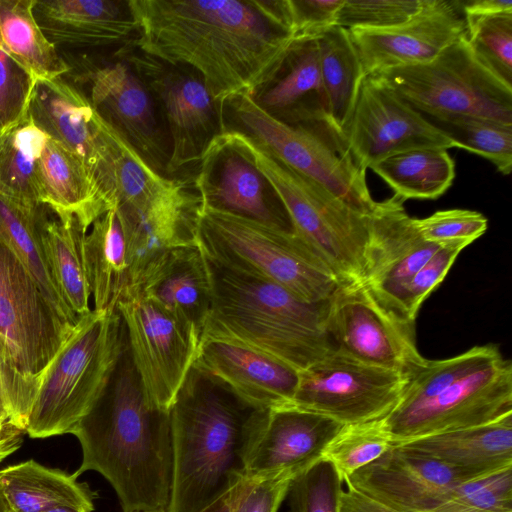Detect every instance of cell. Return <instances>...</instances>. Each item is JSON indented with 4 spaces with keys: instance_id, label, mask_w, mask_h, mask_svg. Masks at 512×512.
<instances>
[{
    "instance_id": "1",
    "label": "cell",
    "mask_w": 512,
    "mask_h": 512,
    "mask_svg": "<svg viewBox=\"0 0 512 512\" xmlns=\"http://www.w3.org/2000/svg\"><path fill=\"white\" fill-rule=\"evenodd\" d=\"M129 44L195 70L223 111L281 70L295 37L289 0H129Z\"/></svg>"
},
{
    "instance_id": "2",
    "label": "cell",
    "mask_w": 512,
    "mask_h": 512,
    "mask_svg": "<svg viewBox=\"0 0 512 512\" xmlns=\"http://www.w3.org/2000/svg\"><path fill=\"white\" fill-rule=\"evenodd\" d=\"M71 434L82 448L77 477L89 470L100 473L114 488L124 512H170V412L145 398L127 338L108 384Z\"/></svg>"
},
{
    "instance_id": "3",
    "label": "cell",
    "mask_w": 512,
    "mask_h": 512,
    "mask_svg": "<svg viewBox=\"0 0 512 512\" xmlns=\"http://www.w3.org/2000/svg\"><path fill=\"white\" fill-rule=\"evenodd\" d=\"M270 409L192 367L170 407L174 483L170 512H201L239 483Z\"/></svg>"
},
{
    "instance_id": "4",
    "label": "cell",
    "mask_w": 512,
    "mask_h": 512,
    "mask_svg": "<svg viewBox=\"0 0 512 512\" xmlns=\"http://www.w3.org/2000/svg\"><path fill=\"white\" fill-rule=\"evenodd\" d=\"M202 252L211 302L201 339L237 343L298 371L335 349L326 332L331 298L305 301L275 282Z\"/></svg>"
},
{
    "instance_id": "5",
    "label": "cell",
    "mask_w": 512,
    "mask_h": 512,
    "mask_svg": "<svg viewBox=\"0 0 512 512\" xmlns=\"http://www.w3.org/2000/svg\"><path fill=\"white\" fill-rule=\"evenodd\" d=\"M125 341L118 311L93 309L80 316L39 377L26 434L47 438L71 433L108 384Z\"/></svg>"
},
{
    "instance_id": "6",
    "label": "cell",
    "mask_w": 512,
    "mask_h": 512,
    "mask_svg": "<svg viewBox=\"0 0 512 512\" xmlns=\"http://www.w3.org/2000/svg\"><path fill=\"white\" fill-rule=\"evenodd\" d=\"M222 136L265 177L296 233L324 258L341 285L363 282L367 215L284 164L245 132L227 130Z\"/></svg>"
},
{
    "instance_id": "7",
    "label": "cell",
    "mask_w": 512,
    "mask_h": 512,
    "mask_svg": "<svg viewBox=\"0 0 512 512\" xmlns=\"http://www.w3.org/2000/svg\"><path fill=\"white\" fill-rule=\"evenodd\" d=\"M198 245L212 258L275 282L308 302L330 299L341 285L300 235L203 204Z\"/></svg>"
},
{
    "instance_id": "8",
    "label": "cell",
    "mask_w": 512,
    "mask_h": 512,
    "mask_svg": "<svg viewBox=\"0 0 512 512\" xmlns=\"http://www.w3.org/2000/svg\"><path fill=\"white\" fill-rule=\"evenodd\" d=\"M375 75L431 120L466 115L512 124V85L476 56L467 35L429 62Z\"/></svg>"
},
{
    "instance_id": "9",
    "label": "cell",
    "mask_w": 512,
    "mask_h": 512,
    "mask_svg": "<svg viewBox=\"0 0 512 512\" xmlns=\"http://www.w3.org/2000/svg\"><path fill=\"white\" fill-rule=\"evenodd\" d=\"M150 91L168 134L170 155L165 173L200 162L212 140L226 132L224 113L201 76L192 68L172 65L142 53L129 42L117 52Z\"/></svg>"
},
{
    "instance_id": "10",
    "label": "cell",
    "mask_w": 512,
    "mask_h": 512,
    "mask_svg": "<svg viewBox=\"0 0 512 512\" xmlns=\"http://www.w3.org/2000/svg\"><path fill=\"white\" fill-rule=\"evenodd\" d=\"M246 134L296 172L318 182L357 212L368 215L375 207L366 170L349 153L320 136L289 125L267 110L255 97L242 96L229 104Z\"/></svg>"
},
{
    "instance_id": "11",
    "label": "cell",
    "mask_w": 512,
    "mask_h": 512,
    "mask_svg": "<svg viewBox=\"0 0 512 512\" xmlns=\"http://www.w3.org/2000/svg\"><path fill=\"white\" fill-rule=\"evenodd\" d=\"M117 311L145 398L169 411L197 358L200 336L141 294L121 300Z\"/></svg>"
},
{
    "instance_id": "12",
    "label": "cell",
    "mask_w": 512,
    "mask_h": 512,
    "mask_svg": "<svg viewBox=\"0 0 512 512\" xmlns=\"http://www.w3.org/2000/svg\"><path fill=\"white\" fill-rule=\"evenodd\" d=\"M512 414V364L502 354L410 407L382 418L393 445L423 436L479 426Z\"/></svg>"
},
{
    "instance_id": "13",
    "label": "cell",
    "mask_w": 512,
    "mask_h": 512,
    "mask_svg": "<svg viewBox=\"0 0 512 512\" xmlns=\"http://www.w3.org/2000/svg\"><path fill=\"white\" fill-rule=\"evenodd\" d=\"M405 383L404 374L363 363L335 348L299 372L291 404L343 425L370 422L389 414Z\"/></svg>"
},
{
    "instance_id": "14",
    "label": "cell",
    "mask_w": 512,
    "mask_h": 512,
    "mask_svg": "<svg viewBox=\"0 0 512 512\" xmlns=\"http://www.w3.org/2000/svg\"><path fill=\"white\" fill-rule=\"evenodd\" d=\"M326 332L348 356L404 375L425 359L416 346L415 321L384 305L363 282L335 291Z\"/></svg>"
},
{
    "instance_id": "15",
    "label": "cell",
    "mask_w": 512,
    "mask_h": 512,
    "mask_svg": "<svg viewBox=\"0 0 512 512\" xmlns=\"http://www.w3.org/2000/svg\"><path fill=\"white\" fill-rule=\"evenodd\" d=\"M116 61L96 64L76 59L66 74L73 84L89 87L97 114L118 132L156 171L163 174L170 155L168 134L145 83L119 55ZM71 82V81H70Z\"/></svg>"
},
{
    "instance_id": "16",
    "label": "cell",
    "mask_w": 512,
    "mask_h": 512,
    "mask_svg": "<svg viewBox=\"0 0 512 512\" xmlns=\"http://www.w3.org/2000/svg\"><path fill=\"white\" fill-rule=\"evenodd\" d=\"M75 325L64 321L0 240V336L21 373L39 382Z\"/></svg>"
},
{
    "instance_id": "17",
    "label": "cell",
    "mask_w": 512,
    "mask_h": 512,
    "mask_svg": "<svg viewBox=\"0 0 512 512\" xmlns=\"http://www.w3.org/2000/svg\"><path fill=\"white\" fill-rule=\"evenodd\" d=\"M344 138L352 158L364 170L402 151L456 147L379 75L363 77Z\"/></svg>"
},
{
    "instance_id": "18",
    "label": "cell",
    "mask_w": 512,
    "mask_h": 512,
    "mask_svg": "<svg viewBox=\"0 0 512 512\" xmlns=\"http://www.w3.org/2000/svg\"><path fill=\"white\" fill-rule=\"evenodd\" d=\"M404 201L394 194L376 202L366 216L368 242L363 277V283L379 301L399 314L405 286L441 246L422 237Z\"/></svg>"
},
{
    "instance_id": "19",
    "label": "cell",
    "mask_w": 512,
    "mask_h": 512,
    "mask_svg": "<svg viewBox=\"0 0 512 512\" xmlns=\"http://www.w3.org/2000/svg\"><path fill=\"white\" fill-rule=\"evenodd\" d=\"M364 75L429 62L467 35L461 1L430 0L414 18L380 30H348Z\"/></svg>"
},
{
    "instance_id": "20",
    "label": "cell",
    "mask_w": 512,
    "mask_h": 512,
    "mask_svg": "<svg viewBox=\"0 0 512 512\" xmlns=\"http://www.w3.org/2000/svg\"><path fill=\"white\" fill-rule=\"evenodd\" d=\"M468 479L438 460L393 445L344 482L396 511L432 512L455 485Z\"/></svg>"
},
{
    "instance_id": "21",
    "label": "cell",
    "mask_w": 512,
    "mask_h": 512,
    "mask_svg": "<svg viewBox=\"0 0 512 512\" xmlns=\"http://www.w3.org/2000/svg\"><path fill=\"white\" fill-rule=\"evenodd\" d=\"M194 185L205 205L296 233L265 177L221 134L205 150Z\"/></svg>"
},
{
    "instance_id": "22",
    "label": "cell",
    "mask_w": 512,
    "mask_h": 512,
    "mask_svg": "<svg viewBox=\"0 0 512 512\" xmlns=\"http://www.w3.org/2000/svg\"><path fill=\"white\" fill-rule=\"evenodd\" d=\"M255 100L281 121L311 131L350 154L330 117L315 38L295 39L281 70Z\"/></svg>"
},
{
    "instance_id": "23",
    "label": "cell",
    "mask_w": 512,
    "mask_h": 512,
    "mask_svg": "<svg viewBox=\"0 0 512 512\" xmlns=\"http://www.w3.org/2000/svg\"><path fill=\"white\" fill-rule=\"evenodd\" d=\"M202 205L194 187L146 212L114 209L124 233L130 273V289L124 298L135 295L146 275L171 252L198 244Z\"/></svg>"
},
{
    "instance_id": "24",
    "label": "cell",
    "mask_w": 512,
    "mask_h": 512,
    "mask_svg": "<svg viewBox=\"0 0 512 512\" xmlns=\"http://www.w3.org/2000/svg\"><path fill=\"white\" fill-rule=\"evenodd\" d=\"M193 367L219 379L247 402L268 409L292 403L300 372L246 346L210 338L200 340Z\"/></svg>"
},
{
    "instance_id": "25",
    "label": "cell",
    "mask_w": 512,
    "mask_h": 512,
    "mask_svg": "<svg viewBox=\"0 0 512 512\" xmlns=\"http://www.w3.org/2000/svg\"><path fill=\"white\" fill-rule=\"evenodd\" d=\"M344 425L292 404L271 408L250 454L246 476L292 471L296 474L322 458Z\"/></svg>"
},
{
    "instance_id": "26",
    "label": "cell",
    "mask_w": 512,
    "mask_h": 512,
    "mask_svg": "<svg viewBox=\"0 0 512 512\" xmlns=\"http://www.w3.org/2000/svg\"><path fill=\"white\" fill-rule=\"evenodd\" d=\"M34 15L47 38L56 46H123L135 35L127 1L36 0Z\"/></svg>"
},
{
    "instance_id": "27",
    "label": "cell",
    "mask_w": 512,
    "mask_h": 512,
    "mask_svg": "<svg viewBox=\"0 0 512 512\" xmlns=\"http://www.w3.org/2000/svg\"><path fill=\"white\" fill-rule=\"evenodd\" d=\"M28 116L49 138L83 158L96 176L99 115L80 88L64 77L35 82Z\"/></svg>"
},
{
    "instance_id": "28",
    "label": "cell",
    "mask_w": 512,
    "mask_h": 512,
    "mask_svg": "<svg viewBox=\"0 0 512 512\" xmlns=\"http://www.w3.org/2000/svg\"><path fill=\"white\" fill-rule=\"evenodd\" d=\"M39 202L57 216H74L86 228L111 210L97 178L76 153L48 138L38 161Z\"/></svg>"
},
{
    "instance_id": "29",
    "label": "cell",
    "mask_w": 512,
    "mask_h": 512,
    "mask_svg": "<svg viewBox=\"0 0 512 512\" xmlns=\"http://www.w3.org/2000/svg\"><path fill=\"white\" fill-rule=\"evenodd\" d=\"M394 445L438 460L468 478L478 477L512 466V414Z\"/></svg>"
},
{
    "instance_id": "30",
    "label": "cell",
    "mask_w": 512,
    "mask_h": 512,
    "mask_svg": "<svg viewBox=\"0 0 512 512\" xmlns=\"http://www.w3.org/2000/svg\"><path fill=\"white\" fill-rule=\"evenodd\" d=\"M160 305L200 336L209 312L211 291L199 245L177 249L153 268L138 292Z\"/></svg>"
},
{
    "instance_id": "31",
    "label": "cell",
    "mask_w": 512,
    "mask_h": 512,
    "mask_svg": "<svg viewBox=\"0 0 512 512\" xmlns=\"http://www.w3.org/2000/svg\"><path fill=\"white\" fill-rule=\"evenodd\" d=\"M95 497L96 492L74 473L32 459L0 470L3 512H44L55 507L92 512Z\"/></svg>"
},
{
    "instance_id": "32",
    "label": "cell",
    "mask_w": 512,
    "mask_h": 512,
    "mask_svg": "<svg viewBox=\"0 0 512 512\" xmlns=\"http://www.w3.org/2000/svg\"><path fill=\"white\" fill-rule=\"evenodd\" d=\"M39 231L52 279L67 306L79 318L91 311L92 296L84 243L87 229L74 216H57L44 206Z\"/></svg>"
},
{
    "instance_id": "33",
    "label": "cell",
    "mask_w": 512,
    "mask_h": 512,
    "mask_svg": "<svg viewBox=\"0 0 512 512\" xmlns=\"http://www.w3.org/2000/svg\"><path fill=\"white\" fill-rule=\"evenodd\" d=\"M87 233L85 261L96 311H117L130 289L124 233L114 209L99 217Z\"/></svg>"
},
{
    "instance_id": "34",
    "label": "cell",
    "mask_w": 512,
    "mask_h": 512,
    "mask_svg": "<svg viewBox=\"0 0 512 512\" xmlns=\"http://www.w3.org/2000/svg\"><path fill=\"white\" fill-rule=\"evenodd\" d=\"M36 0H0V34L11 56L33 82L66 75L70 67L45 35L35 15Z\"/></svg>"
},
{
    "instance_id": "35",
    "label": "cell",
    "mask_w": 512,
    "mask_h": 512,
    "mask_svg": "<svg viewBox=\"0 0 512 512\" xmlns=\"http://www.w3.org/2000/svg\"><path fill=\"white\" fill-rule=\"evenodd\" d=\"M43 208L31 210L0 195V240L28 270L55 312L67 323L76 325L79 318L61 297L43 252L39 231Z\"/></svg>"
},
{
    "instance_id": "36",
    "label": "cell",
    "mask_w": 512,
    "mask_h": 512,
    "mask_svg": "<svg viewBox=\"0 0 512 512\" xmlns=\"http://www.w3.org/2000/svg\"><path fill=\"white\" fill-rule=\"evenodd\" d=\"M369 168L404 200L437 199L450 188L455 178V163L443 148L402 151Z\"/></svg>"
},
{
    "instance_id": "37",
    "label": "cell",
    "mask_w": 512,
    "mask_h": 512,
    "mask_svg": "<svg viewBox=\"0 0 512 512\" xmlns=\"http://www.w3.org/2000/svg\"><path fill=\"white\" fill-rule=\"evenodd\" d=\"M314 38L318 46L321 78L330 117L344 136V129L365 75L347 29L333 26Z\"/></svg>"
},
{
    "instance_id": "38",
    "label": "cell",
    "mask_w": 512,
    "mask_h": 512,
    "mask_svg": "<svg viewBox=\"0 0 512 512\" xmlns=\"http://www.w3.org/2000/svg\"><path fill=\"white\" fill-rule=\"evenodd\" d=\"M48 138L28 115L0 133V195L31 210L44 206L38 199L36 171Z\"/></svg>"
},
{
    "instance_id": "39",
    "label": "cell",
    "mask_w": 512,
    "mask_h": 512,
    "mask_svg": "<svg viewBox=\"0 0 512 512\" xmlns=\"http://www.w3.org/2000/svg\"><path fill=\"white\" fill-rule=\"evenodd\" d=\"M500 355L498 346L486 344L448 359L425 358L405 375L406 383L395 407H410L427 401Z\"/></svg>"
},
{
    "instance_id": "40",
    "label": "cell",
    "mask_w": 512,
    "mask_h": 512,
    "mask_svg": "<svg viewBox=\"0 0 512 512\" xmlns=\"http://www.w3.org/2000/svg\"><path fill=\"white\" fill-rule=\"evenodd\" d=\"M431 122L452 139L457 148L489 160L503 175L512 169V124L479 116H451Z\"/></svg>"
},
{
    "instance_id": "41",
    "label": "cell",
    "mask_w": 512,
    "mask_h": 512,
    "mask_svg": "<svg viewBox=\"0 0 512 512\" xmlns=\"http://www.w3.org/2000/svg\"><path fill=\"white\" fill-rule=\"evenodd\" d=\"M393 446L382 419L344 425L323 452L343 481Z\"/></svg>"
},
{
    "instance_id": "42",
    "label": "cell",
    "mask_w": 512,
    "mask_h": 512,
    "mask_svg": "<svg viewBox=\"0 0 512 512\" xmlns=\"http://www.w3.org/2000/svg\"><path fill=\"white\" fill-rule=\"evenodd\" d=\"M432 512H512V466L458 483Z\"/></svg>"
},
{
    "instance_id": "43",
    "label": "cell",
    "mask_w": 512,
    "mask_h": 512,
    "mask_svg": "<svg viewBox=\"0 0 512 512\" xmlns=\"http://www.w3.org/2000/svg\"><path fill=\"white\" fill-rule=\"evenodd\" d=\"M343 482L334 465L320 458L293 477L287 493L291 512H341Z\"/></svg>"
},
{
    "instance_id": "44",
    "label": "cell",
    "mask_w": 512,
    "mask_h": 512,
    "mask_svg": "<svg viewBox=\"0 0 512 512\" xmlns=\"http://www.w3.org/2000/svg\"><path fill=\"white\" fill-rule=\"evenodd\" d=\"M467 40L476 56L512 85V13L465 17Z\"/></svg>"
},
{
    "instance_id": "45",
    "label": "cell",
    "mask_w": 512,
    "mask_h": 512,
    "mask_svg": "<svg viewBox=\"0 0 512 512\" xmlns=\"http://www.w3.org/2000/svg\"><path fill=\"white\" fill-rule=\"evenodd\" d=\"M430 0H344L336 26L347 30H380L414 18Z\"/></svg>"
},
{
    "instance_id": "46",
    "label": "cell",
    "mask_w": 512,
    "mask_h": 512,
    "mask_svg": "<svg viewBox=\"0 0 512 512\" xmlns=\"http://www.w3.org/2000/svg\"><path fill=\"white\" fill-rule=\"evenodd\" d=\"M469 244H442L405 286L399 302L400 313L415 321L424 300L443 281L459 253Z\"/></svg>"
},
{
    "instance_id": "47",
    "label": "cell",
    "mask_w": 512,
    "mask_h": 512,
    "mask_svg": "<svg viewBox=\"0 0 512 512\" xmlns=\"http://www.w3.org/2000/svg\"><path fill=\"white\" fill-rule=\"evenodd\" d=\"M34 82L11 56L0 34V133L28 115Z\"/></svg>"
},
{
    "instance_id": "48",
    "label": "cell",
    "mask_w": 512,
    "mask_h": 512,
    "mask_svg": "<svg viewBox=\"0 0 512 512\" xmlns=\"http://www.w3.org/2000/svg\"><path fill=\"white\" fill-rule=\"evenodd\" d=\"M415 225L429 242L440 245L452 242L471 244L485 233L488 220L477 211L449 209L437 211L426 218H415Z\"/></svg>"
},
{
    "instance_id": "49",
    "label": "cell",
    "mask_w": 512,
    "mask_h": 512,
    "mask_svg": "<svg viewBox=\"0 0 512 512\" xmlns=\"http://www.w3.org/2000/svg\"><path fill=\"white\" fill-rule=\"evenodd\" d=\"M296 473L245 476L232 488L230 512H277Z\"/></svg>"
},
{
    "instance_id": "50",
    "label": "cell",
    "mask_w": 512,
    "mask_h": 512,
    "mask_svg": "<svg viewBox=\"0 0 512 512\" xmlns=\"http://www.w3.org/2000/svg\"><path fill=\"white\" fill-rule=\"evenodd\" d=\"M344 0H289L292 31L295 38H314L336 26Z\"/></svg>"
},
{
    "instance_id": "51",
    "label": "cell",
    "mask_w": 512,
    "mask_h": 512,
    "mask_svg": "<svg viewBox=\"0 0 512 512\" xmlns=\"http://www.w3.org/2000/svg\"><path fill=\"white\" fill-rule=\"evenodd\" d=\"M341 512H399L347 486L341 499Z\"/></svg>"
},
{
    "instance_id": "52",
    "label": "cell",
    "mask_w": 512,
    "mask_h": 512,
    "mask_svg": "<svg viewBox=\"0 0 512 512\" xmlns=\"http://www.w3.org/2000/svg\"><path fill=\"white\" fill-rule=\"evenodd\" d=\"M465 17H483L502 13H512L511 0L461 1Z\"/></svg>"
},
{
    "instance_id": "53",
    "label": "cell",
    "mask_w": 512,
    "mask_h": 512,
    "mask_svg": "<svg viewBox=\"0 0 512 512\" xmlns=\"http://www.w3.org/2000/svg\"><path fill=\"white\" fill-rule=\"evenodd\" d=\"M26 432L12 423L0 426V462L18 450Z\"/></svg>"
},
{
    "instance_id": "54",
    "label": "cell",
    "mask_w": 512,
    "mask_h": 512,
    "mask_svg": "<svg viewBox=\"0 0 512 512\" xmlns=\"http://www.w3.org/2000/svg\"><path fill=\"white\" fill-rule=\"evenodd\" d=\"M232 489L201 512H230Z\"/></svg>"
},
{
    "instance_id": "55",
    "label": "cell",
    "mask_w": 512,
    "mask_h": 512,
    "mask_svg": "<svg viewBox=\"0 0 512 512\" xmlns=\"http://www.w3.org/2000/svg\"><path fill=\"white\" fill-rule=\"evenodd\" d=\"M44 512H86L83 510H78L70 507H55Z\"/></svg>"
},
{
    "instance_id": "56",
    "label": "cell",
    "mask_w": 512,
    "mask_h": 512,
    "mask_svg": "<svg viewBox=\"0 0 512 512\" xmlns=\"http://www.w3.org/2000/svg\"><path fill=\"white\" fill-rule=\"evenodd\" d=\"M0 512H3L1 505H0Z\"/></svg>"
}]
</instances>
